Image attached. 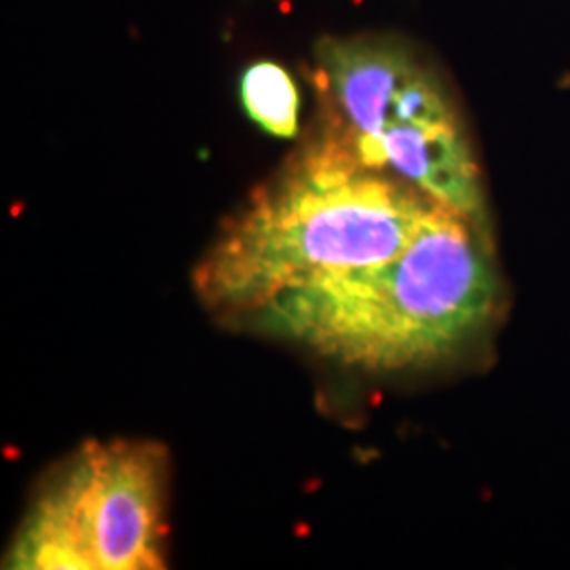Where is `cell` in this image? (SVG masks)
Here are the masks:
<instances>
[{
  "label": "cell",
  "instance_id": "obj_2",
  "mask_svg": "<svg viewBox=\"0 0 570 570\" xmlns=\"http://www.w3.org/2000/svg\"><path fill=\"white\" fill-rule=\"evenodd\" d=\"M499 294L484 228L433 204L395 256L285 294L245 324L341 366L395 372L456 353Z\"/></svg>",
  "mask_w": 570,
  "mask_h": 570
},
{
  "label": "cell",
  "instance_id": "obj_3",
  "mask_svg": "<svg viewBox=\"0 0 570 570\" xmlns=\"http://www.w3.org/2000/svg\"><path fill=\"white\" fill-rule=\"evenodd\" d=\"M326 122L364 164L414 186L487 230L465 125L446 87L391 39H330L317 49Z\"/></svg>",
  "mask_w": 570,
  "mask_h": 570
},
{
  "label": "cell",
  "instance_id": "obj_1",
  "mask_svg": "<svg viewBox=\"0 0 570 570\" xmlns=\"http://www.w3.org/2000/svg\"><path fill=\"white\" fill-rule=\"evenodd\" d=\"M433 204L364 164L324 122L228 218L193 271L195 294L212 313L245 322L285 294L395 256Z\"/></svg>",
  "mask_w": 570,
  "mask_h": 570
},
{
  "label": "cell",
  "instance_id": "obj_5",
  "mask_svg": "<svg viewBox=\"0 0 570 570\" xmlns=\"http://www.w3.org/2000/svg\"><path fill=\"white\" fill-rule=\"evenodd\" d=\"M239 94L245 115L268 136H298L301 98L296 82L284 66L275 61H256L247 66Z\"/></svg>",
  "mask_w": 570,
  "mask_h": 570
},
{
  "label": "cell",
  "instance_id": "obj_4",
  "mask_svg": "<svg viewBox=\"0 0 570 570\" xmlns=\"http://www.w3.org/2000/svg\"><path fill=\"white\" fill-rule=\"evenodd\" d=\"M169 456L148 440H91L28 505L9 570H159L167 546Z\"/></svg>",
  "mask_w": 570,
  "mask_h": 570
}]
</instances>
